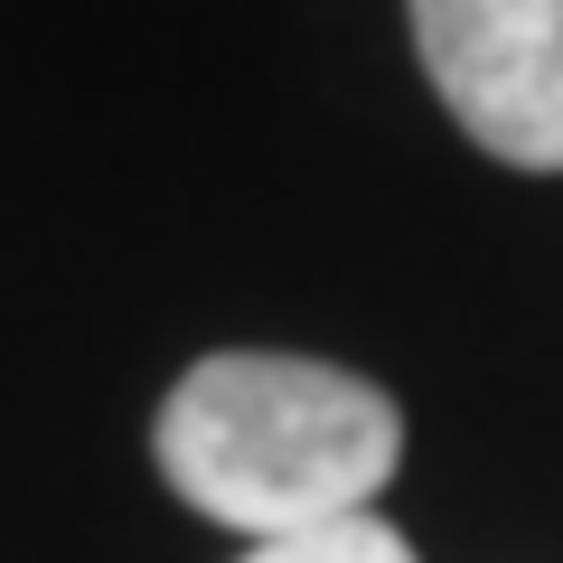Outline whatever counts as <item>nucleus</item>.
<instances>
[{
    "mask_svg": "<svg viewBox=\"0 0 563 563\" xmlns=\"http://www.w3.org/2000/svg\"><path fill=\"white\" fill-rule=\"evenodd\" d=\"M413 47L507 169H563V0H413Z\"/></svg>",
    "mask_w": 563,
    "mask_h": 563,
    "instance_id": "2",
    "label": "nucleus"
},
{
    "mask_svg": "<svg viewBox=\"0 0 563 563\" xmlns=\"http://www.w3.org/2000/svg\"><path fill=\"white\" fill-rule=\"evenodd\" d=\"M161 479L235 536H291L357 517L404 461V413L385 385L320 357L225 347L198 357L161 404Z\"/></svg>",
    "mask_w": 563,
    "mask_h": 563,
    "instance_id": "1",
    "label": "nucleus"
},
{
    "mask_svg": "<svg viewBox=\"0 0 563 563\" xmlns=\"http://www.w3.org/2000/svg\"><path fill=\"white\" fill-rule=\"evenodd\" d=\"M244 563H413V544L357 507V517H320V526H291V536H254Z\"/></svg>",
    "mask_w": 563,
    "mask_h": 563,
    "instance_id": "3",
    "label": "nucleus"
}]
</instances>
